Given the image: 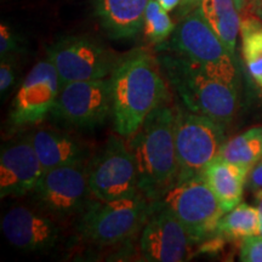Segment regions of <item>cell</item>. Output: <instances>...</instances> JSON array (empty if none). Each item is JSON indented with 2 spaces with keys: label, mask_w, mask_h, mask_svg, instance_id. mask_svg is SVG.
<instances>
[{
  "label": "cell",
  "mask_w": 262,
  "mask_h": 262,
  "mask_svg": "<svg viewBox=\"0 0 262 262\" xmlns=\"http://www.w3.org/2000/svg\"><path fill=\"white\" fill-rule=\"evenodd\" d=\"M249 2H250V0H234L235 5H237L239 11H242V10H243L245 6H247Z\"/></svg>",
  "instance_id": "30"
},
{
  "label": "cell",
  "mask_w": 262,
  "mask_h": 262,
  "mask_svg": "<svg viewBox=\"0 0 262 262\" xmlns=\"http://www.w3.org/2000/svg\"><path fill=\"white\" fill-rule=\"evenodd\" d=\"M249 171L220 156L206 165L201 176L211 189L225 212L241 204Z\"/></svg>",
  "instance_id": "18"
},
{
  "label": "cell",
  "mask_w": 262,
  "mask_h": 262,
  "mask_svg": "<svg viewBox=\"0 0 262 262\" xmlns=\"http://www.w3.org/2000/svg\"><path fill=\"white\" fill-rule=\"evenodd\" d=\"M159 62L185 108L226 126L234 119L238 111L237 86L214 78L180 55H163Z\"/></svg>",
  "instance_id": "3"
},
{
  "label": "cell",
  "mask_w": 262,
  "mask_h": 262,
  "mask_svg": "<svg viewBox=\"0 0 262 262\" xmlns=\"http://www.w3.org/2000/svg\"><path fill=\"white\" fill-rule=\"evenodd\" d=\"M173 24L168 11L159 4L158 0H149L147 5L142 31L147 40L152 44L162 45L175 31Z\"/></svg>",
  "instance_id": "23"
},
{
  "label": "cell",
  "mask_w": 262,
  "mask_h": 262,
  "mask_svg": "<svg viewBox=\"0 0 262 262\" xmlns=\"http://www.w3.org/2000/svg\"><path fill=\"white\" fill-rule=\"evenodd\" d=\"M220 157L250 171L262 158V125L250 127L226 141Z\"/></svg>",
  "instance_id": "20"
},
{
  "label": "cell",
  "mask_w": 262,
  "mask_h": 262,
  "mask_svg": "<svg viewBox=\"0 0 262 262\" xmlns=\"http://www.w3.org/2000/svg\"><path fill=\"white\" fill-rule=\"evenodd\" d=\"M149 0H94L95 15L113 39L136 37L143 28Z\"/></svg>",
  "instance_id": "17"
},
{
  "label": "cell",
  "mask_w": 262,
  "mask_h": 262,
  "mask_svg": "<svg viewBox=\"0 0 262 262\" xmlns=\"http://www.w3.org/2000/svg\"><path fill=\"white\" fill-rule=\"evenodd\" d=\"M90 195L93 193L85 164L47 170L32 192L38 208L58 220L83 214L93 203Z\"/></svg>",
  "instance_id": "9"
},
{
  "label": "cell",
  "mask_w": 262,
  "mask_h": 262,
  "mask_svg": "<svg viewBox=\"0 0 262 262\" xmlns=\"http://www.w3.org/2000/svg\"><path fill=\"white\" fill-rule=\"evenodd\" d=\"M247 185L253 192L262 189V158L249 171Z\"/></svg>",
  "instance_id": "27"
},
{
  "label": "cell",
  "mask_w": 262,
  "mask_h": 262,
  "mask_svg": "<svg viewBox=\"0 0 262 262\" xmlns=\"http://www.w3.org/2000/svg\"><path fill=\"white\" fill-rule=\"evenodd\" d=\"M261 221L257 208L241 203L222 216L217 227V233L228 239H243L260 235Z\"/></svg>",
  "instance_id": "22"
},
{
  "label": "cell",
  "mask_w": 262,
  "mask_h": 262,
  "mask_svg": "<svg viewBox=\"0 0 262 262\" xmlns=\"http://www.w3.org/2000/svg\"><path fill=\"white\" fill-rule=\"evenodd\" d=\"M60 90V78L51 61L49 58L39 61L26 75L15 95L10 110V124L21 127L44 120L56 106Z\"/></svg>",
  "instance_id": "12"
},
{
  "label": "cell",
  "mask_w": 262,
  "mask_h": 262,
  "mask_svg": "<svg viewBox=\"0 0 262 262\" xmlns=\"http://www.w3.org/2000/svg\"><path fill=\"white\" fill-rule=\"evenodd\" d=\"M16 75H17V62L15 60V55L2 58V64H0V94H2V97H4V95L12 89Z\"/></svg>",
  "instance_id": "25"
},
{
  "label": "cell",
  "mask_w": 262,
  "mask_h": 262,
  "mask_svg": "<svg viewBox=\"0 0 262 262\" xmlns=\"http://www.w3.org/2000/svg\"><path fill=\"white\" fill-rule=\"evenodd\" d=\"M2 231L12 247L28 253H44L56 245L60 229L50 216L16 205L2 219Z\"/></svg>",
  "instance_id": "15"
},
{
  "label": "cell",
  "mask_w": 262,
  "mask_h": 262,
  "mask_svg": "<svg viewBox=\"0 0 262 262\" xmlns=\"http://www.w3.org/2000/svg\"><path fill=\"white\" fill-rule=\"evenodd\" d=\"M241 38L245 66L262 90V19L254 14L245 16L242 19Z\"/></svg>",
  "instance_id": "21"
},
{
  "label": "cell",
  "mask_w": 262,
  "mask_h": 262,
  "mask_svg": "<svg viewBox=\"0 0 262 262\" xmlns=\"http://www.w3.org/2000/svg\"><path fill=\"white\" fill-rule=\"evenodd\" d=\"M51 114L75 129L94 130L101 126L112 116L111 77L61 86Z\"/></svg>",
  "instance_id": "11"
},
{
  "label": "cell",
  "mask_w": 262,
  "mask_h": 262,
  "mask_svg": "<svg viewBox=\"0 0 262 262\" xmlns=\"http://www.w3.org/2000/svg\"><path fill=\"white\" fill-rule=\"evenodd\" d=\"M165 48L188 58L214 78L237 86L235 60L198 8L182 16Z\"/></svg>",
  "instance_id": "4"
},
{
  "label": "cell",
  "mask_w": 262,
  "mask_h": 262,
  "mask_svg": "<svg viewBox=\"0 0 262 262\" xmlns=\"http://www.w3.org/2000/svg\"><path fill=\"white\" fill-rule=\"evenodd\" d=\"M160 199L157 202L181 222L193 244L216 233L225 215L217 198L201 175L178 180Z\"/></svg>",
  "instance_id": "7"
},
{
  "label": "cell",
  "mask_w": 262,
  "mask_h": 262,
  "mask_svg": "<svg viewBox=\"0 0 262 262\" xmlns=\"http://www.w3.org/2000/svg\"><path fill=\"white\" fill-rule=\"evenodd\" d=\"M142 193L101 202L95 199L80 215L77 229L80 238L97 245H112L133 237L146 224L152 206Z\"/></svg>",
  "instance_id": "5"
},
{
  "label": "cell",
  "mask_w": 262,
  "mask_h": 262,
  "mask_svg": "<svg viewBox=\"0 0 262 262\" xmlns=\"http://www.w3.org/2000/svg\"><path fill=\"white\" fill-rule=\"evenodd\" d=\"M226 125L204 114L176 107L175 145L179 180L199 176L220 156L226 142Z\"/></svg>",
  "instance_id": "6"
},
{
  "label": "cell",
  "mask_w": 262,
  "mask_h": 262,
  "mask_svg": "<svg viewBox=\"0 0 262 262\" xmlns=\"http://www.w3.org/2000/svg\"><path fill=\"white\" fill-rule=\"evenodd\" d=\"M198 10L235 60L242 19L234 0H201Z\"/></svg>",
  "instance_id": "19"
},
{
  "label": "cell",
  "mask_w": 262,
  "mask_h": 262,
  "mask_svg": "<svg viewBox=\"0 0 262 262\" xmlns=\"http://www.w3.org/2000/svg\"><path fill=\"white\" fill-rule=\"evenodd\" d=\"M239 260L243 262H262V235H254L242 241Z\"/></svg>",
  "instance_id": "26"
},
{
  "label": "cell",
  "mask_w": 262,
  "mask_h": 262,
  "mask_svg": "<svg viewBox=\"0 0 262 262\" xmlns=\"http://www.w3.org/2000/svg\"><path fill=\"white\" fill-rule=\"evenodd\" d=\"M22 50V44L14 29L5 22L0 24V57L18 54Z\"/></svg>",
  "instance_id": "24"
},
{
  "label": "cell",
  "mask_w": 262,
  "mask_h": 262,
  "mask_svg": "<svg viewBox=\"0 0 262 262\" xmlns=\"http://www.w3.org/2000/svg\"><path fill=\"white\" fill-rule=\"evenodd\" d=\"M152 206V216L143 225L141 233V253L147 261L180 262L189 258L193 244L178 219L159 202Z\"/></svg>",
  "instance_id": "13"
},
{
  "label": "cell",
  "mask_w": 262,
  "mask_h": 262,
  "mask_svg": "<svg viewBox=\"0 0 262 262\" xmlns=\"http://www.w3.org/2000/svg\"><path fill=\"white\" fill-rule=\"evenodd\" d=\"M111 83L114 129L123 137L133 136L153 111L169 101L159 58L143 49L118 61Z\"/></svg>",
  "instance_id": "1"
},
{
  "label": "cell",
  "mask_w": 262,
  "mask_h": 262,
  "mask_svg": "<svg viewBox=\"0 0 262 262\" xmlns=\"http://www.w3.org/2000/svg\"><path fill=\"white\" fill-rule=\"evenodd\" d=\"M44 173L31 135L10 141L0 155V196H24L34 191Z\"/></svg>",
  "instance_id": "14"
},
{
  "label": "cell",
  "mask_w": 262,
  "mask_h": 262,
  "mask_svg": "<svg viewBox=\"0 0 262 262\" xmlns=\"http://www.w3.org/2000/svg\"><path fill=\"white\" fill-rule=\"evenodd\" d=\"M175 114L176 107L164 103L146 118L133 136L127 137V145L135 157L140 192L149 201H159L179 180Z\"/></svg>",
  "instance_id": "2"
},
{
  "label": "cell",
  "mask_w": 262,
  "mask_h": 262,
  "mask_svg": "<svg viewBox=\"0 0 262 262\" xmlns=\"http://www.w3.org/2000/svg\"><path fill=\"white\" fill-rule=\"evenodd\" d=\"M61 86L73 81L103 79L112 75L118 60L108 49L88 35H66L48 48Z\"/></svg>",
  "instance_id": "10"
},
{
  "label": "cell",
  "mask_w": 262,
  "mask_h": 262,
  "mask_svg": "<svg viewBox=\"0 0 262 262\" xmlns=\"http://www.w3.org/2000/svg\"><path fill=\"white\" fill-rule=\"evenodd\" d=\"M251 14L262 19V0H250Z\"/></svg>",
  "instance_id": "28"
},
{
  "label": "cell",
  "mask_w": 262,
  "mask_h": 262,
  "mask_svg": "<svg viewBox=\"0 0 262 262\" xmlns=\"http://www.w3.org/2000/svg\"><path fill=\"white\" fill-rule=\"evenodd\" d=\"M88 179L94 198L101 202L127 198L139 194V173L135 157L127 142L111 136L88 165Z\"/></svg>",
  "instance_id": "8"
},
{
  "label": "cell",
  "mask_w": 262,
  "mask_h": 262,
  "mask_svg": "<svg viewBox=\"0 0 262 262\" xmlns=\"http://www.w3.org/2000/svg\"><path fill=\"white\" fill-rule=\"evenodd\" d=\"M254 193H255V204H256L258 214H260V221H261L260 235H262V189L254 192Z\"/></svg>",
  "instance_id": "29"
},
{
  "label": "cell",
  "mask_w": 262,
  "mask_h": 262,
  "mask_svg": "<svg viewBox=\"0 0 262 262\" xmlns=\"http://www.w3.org/2000/svg\"><path fill=\"white\" fill-rule=\"evenodd\" d=\"M31 140L44 171L84 164L89 155L83 142L64 131L41 127L31 134Z\"/></svg>",
  "instance_id": "16"
}]
</instances>
